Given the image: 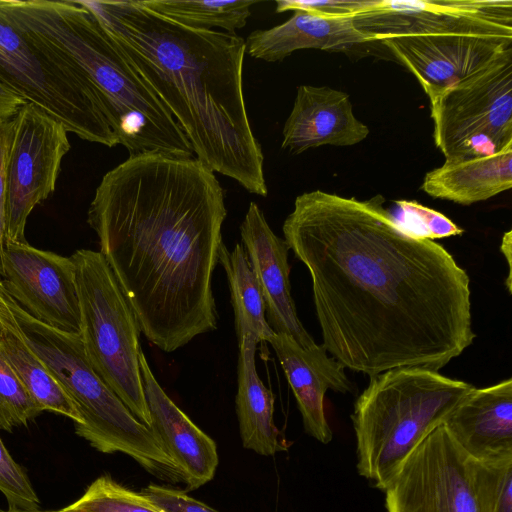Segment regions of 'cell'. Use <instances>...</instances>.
<instances>
[{
  "label": "cell",
  "mask_w": 512,
  "mask_h": 512,
  "mask_svg": "<svg viewBox=\"0 0 512 512\" xmlns=\"http://www.w3.org/2000/svg\"><path fill=\"white\" fill-rule=\"evenodd\" d=\"M369 200L296 197L284 240L308 269L322 345L344 368L439 371L469 347L470 280L453 256Z\"/></svg>",
  "instance_id": "6da1fadb"
},
{
  "label": "cell",
  "mask_w": 512,
  "mask_h": 512,
  "mask_svg": "<svg viewBox=\"0 0 512 512\" xmlns=\"http://www.w3.org/2000/svg\"><path fill=\"white\" fill-rule=\"evenodd\" d=\"M226 216L224 189L196 157L130 155L95 191L87 222L99 252L164 352L217 328L212 279Z\"/></svg>",
  "instance_id": "7a4b0ae2"
},
{
  "label": "cell",
  "mask_w": 512,
  "mask_h": 512,
  "mask_svg": "<svg viewBox=\"0 0 512 512\" xmlns=\"http://www.w3.org/2000/svg\"><path fill=\"white\" fill-rule=\"evenodd\" d=\"M171 113L196 158L266 197L264 156L243 92L245 40L184 26L142 1L77 0Z\"/></svg>",
  "instance_id": "3957f363"
},
{
  "label": "cell",
  "mask_w": 512,
  "mask_h": 512,
  "mask_svg": "<svg viewBox=\"0 0 512 512\" xmlns=\"http://www.w3.org/2000/svg\"><path fill=\"white\" fill-rule=\"evenodd\" d=\"M0 7L88 81L130 155L193 157L176 120L87 8L71 0H0Z\"/></svg>",
  "instance_id": "277c9868"
},
{
  "label": "cell",
  "mask_w": 512,
  "mask_h": 512,
  "mask_svg": "<svg viewBox=\"0 0 512 512\" xmlns=\"http://www.w3.org/2000/svg\"><path fill=\"white\" fill-rule=\"evenodd\" d=\"M474 388L422 367L371 376L351 414L358 473L385 491L406 457Z\"/></svg>",
  "instance_id": "5b68a950"
},
{
  "label": "cell",
  "mask_w": 512,
  "mask_h": 512,
  "mask_svg": "<svg viewBox=\"0 0 512 512\" xmlns=\"http://www.w3.org/2000/svg\"><path fill=\"white\" fill-rule=\"evenodd\" d=\"M9 304L25 340L77 410L81 423L75 425L76 434L99 452L128 455L159 479L183 482L151 427L139 421L94 371L80 335L36 320L10 296Z\"/></svg>",
  "instance_id": "8992f818"
},
{
  "label": "cell",
  "mask_w": 512,
  "mask_h": 512,
  "mask_svg": "<svg viewBox=\"0 0 512 512\" xmlns=\"http://www.w3.org/2000/svg\"><path fill=\"white\" fill-rule=\"evenodd\" d=\"M80 337L94 371L131 413L150 426L139 364L138 321L106 259L99 251L76 250Z\"/></svg>",
  "instance_id": "52a82bcc"
},
{
  "label": "cell",
  "mask_w": 512,
  "mask_h": 512,
  "mask_svg": "<svg viewBox=\"0 0 512 512\" xmlns=\"http://www.w3.org/2000/svg\"><path fill=\"white\" fill-rule=\"evenodd\" d=\"M0 83L60 122L68 133L107 147L119 145L88 81L1 7Z\"/></svg>",
  "instance_id": "ba28073f"
},
{
  "label": "cell",
  "mask_w": 512,
  "mask_h": 512,
  "mask_svg": "<svg viewBox=\"0 0 512 512\" xmlns=\"http://www.w3.org/2000/svg\"><path fill=\"white\" fill-rule=\"evenodd\" d=\"M430 111L445 158L474 137L490 139L498 150L512 143V47L430 100Z\"/></svg>",
  "instance_id": "9c48e42d"
},
{
  "label": "cell",
  "mask_w": 512,
  "mask_h": 512,
  "mask_svg": "<svg viewBox=\"0 0 512 512\" xmlns=\"http://www.w3.org/2000/svg\"><path fill=\"white\" fill-rule=\"evenodd\" d=\"M68 131L51 116L25 103L14 116L6 165V242L25 243L27 218L55 190Z\"/></svg>",
  "instance_id": "30bf717a"
},
{
  "label": "cell",
  "mask_w": 512,
  "mask_h": 512,
  "mask_svg": "<svg viewBox=\"0 0 512 512\" xmlns=\"http://www.w3.org/2000/svg\"><path fill=\"white\" fill-rule=\"evenodd\" d=\"M349 18L370 42L443 34L512 36L511 0H365Z\"/></svg>",
  "instance_id": "8fae6325"
},
{
  "label": "cell",
  "mask_w": 512,
  "mask_h": 512,
  "mask_svg": "<svg viewBox=\"0 0 512 512\" xmlns=\"http://www.w3.org/2000/svg\"><path fill=\"white\" fill-rule=\"evenodd\" d=\"M384 492L395 512H476L469 458L443 424L406 457Z\"/></svg>",
  "instance_id": "7c38bea8"
},
{
  "label": "cell",
  "mask_w": 512,
  "mask_h": 512,
  "mask_svg": "<svg viewBox=\"0 0 512 512\" xmlns=\"http://www.w3.org/2000/svg\"><path fill=\"white\" fill-rule=\"evenodd\" d=\"M0 281L9 296L36 320L80 334V306L71 257L6 242Z\"/></svg>",
  "instance_id": "4fadbf2b"
},
{
  "label": "cell",
  "mask_w": 512,
  "mask_h": 512,
  "mask_svg": "<svg viewBox=\"0 0 512 512\" xmlns=\"http://www.w3.org/2000/svg\"><path fill=\"white\" fill-rule=\"evenodd\" d=\"M380 43L416 77L430 101L445 89L480 71L504 50L512 47V36H405Z\"/></svg>",
  "instance_id": "5bb4252c"
},
{
  "label": "cell",
  "mask_w": 512,
  "mask_h": 512,
  "mask_svg": "<svg viewBox=\"0 0 512 512\" xmlns=\"http://www.w3.org/2000/svg\"><path fill=\"white\" fill-rule=\"evenodd\" d=\"M240 235L264 299L269 326L276 334L292 337L304 349L314 347L316 342L298 318L291 296L290 249L285 240L272 231L255 202L249 204L240 225Z\"/></svg>",
  "instance_id": "9a60e30c"
},
{
  "label": "cell",
  "mask_w": 512,
  "mask_h": 512,
  "mask_svg": "<svg viewBox=\"0 0 512 512\" xmlns=\"http://www.w3.org/2000/svg\"><path fill=\"white\" fill-rule=\"evenodd\" d=\"M285 373L295 396L307 434L327 444L333 433L324 410V396L328 389L335 392H354L344 367L325 347L316 344L304 349L292 337L276 334L268 340Z\"/></svg>",
  "instance_id": "2e32d148"
},
{
  "label": "cell",
  "mask_w": 512,
  "mask_h": 512,
  "mask_svg": "<svg viewBox=\"0 0 512 512\" xmlns=\"http://www.w3.org/2000/svg\"><path fill=\"white\" fill-rule=\"evenodd\" d=\"M140 372L150 413V427L179 468L189 490L211 481L219 456L216 443L170 399L156 380L142 349Z\"/></svg>",
  "instance_id": "e0dca14e"
},
{
  "label": "cell",
  "mask_w": 512,
  "mask_h": 512,
  "mask_svg": "<svg viewBox=\"0 0 512 512\" xmlns=\"http://www.w3.org/2000/svg\"><path fill=\"white\" fill-rule=\"evenodd\" d=\"M357 119L347 93L326 86L301 85L283 127L282 149L300 154L331 145L353 146L369 135Z\"/></svg>",
  "instance_id": "ac0fdd59"
},
{
  "label": "cell",
  "mask_w": 512,
  "mask_h": 512,
  "mask_svg": "<svg viewBox=\"0 0 512 512\" xmlns=\"http://www.w3.org/2000/svg\"><path fill=\"white\" fill-rule=\"evenodd\" d=\"M443 425L471 459L512 454V379L474 388Z\"/></svg>",
  "instance_id": "d6986e66"
},
{
  "label": "cell",
  "mask_w": 512,
  "mask_h": 512,
  "mask_svg": "<svg viewBox=\"0 0 512 512\" xmlns=\"http://www.w3.org/2000/svg\"><path fill=\"white\" fill-rule=\"evenodd\" d=\"M364 43L370 40L354 27L350 18L302 10L294 11L282 24L251 32L245 40L249 56L267 62L282 61L302 49L346 51Z\"/></svg>",
  "instance_id": "ffe728a7"
},
{
  "label": "cell",
  "mask_w": 512,
  "mask_h": 512,
  "mask_svg": "<svg viewBox=\"0 0 512 512\" xmlns=\"http://www.w3.org/2000/svg\"><path fill=\"white\" fill-rule=\"evenodd\" d=\"M236 414L244 448L262 456L286 451L289 443L273 419L274 395L257 374L255 352L258 340L250 333L237 339Z\"/></svg>",
  "instance_id": "44dd1931"
},
{
  "label": "cell",
  "mask_w": 512,
  "mask_h": 512,
  "mask_svg": "<svg viewBox=\"0 0 512 512\" xmlns=\"http://www.w3.org/2000/svg\"><path fill=\"white\" fill-rule=\"evenodd\" d=\"M512 187V143L480 157L446 158L426 173L422 190L429 196L471 205L488 200Z\"/></svg>",
  "instance_id": "7402d4cb"
},
{
  "label": "cell",
  "mask_w": 512,
  "mask_h": 512,
  "mask_svg": "<svg viewBox=\"0 0 512 512\" xmlns=\"http://www.w3.org/2000/svg\"><path fill=\"white\" fill-rule=\"evenodd\" d=\"M0 353L43 411L81 423L74 405L25 340L9 304V294L0 281Z\"/></svg>",
  "instance_id": "603a6c76"
},
{
  "label": "cell",
  "mask_w": 512,
  "mask_h": 512,
  "mask_svg": "<svg viewBox=\"0 0 512 512\" xmlns=\"http://www.w3.org/2000/svg\"><path fill=\"white\" fill-rule=\"evenodd\" d=\"M218 263L227 276L237 339L250 333L258 342H268L274 332L266 320L264 299L243 245L236 243L228 251L223 244Z\"/></svg>",
  "instance_id": "cb8c5ba5"
},
{
  "label": "cell",
  "mask_w": 512,
  "mask_h": 512,
  "mask_svg": "<svg viewBox=\"0 0 512 512\" xmlns=\"http://www.w3.org/2000/svg\"><path fill=\"white\" fill-rule=\"evenodd\" d=\"M151 10L184 26L214 30L221 28L235 34L243 28L251 15L255 1H198L153 0L142 1Z\"/></svg>",
  "instance_id": "d4e9b609"
},
{
  "label": "cell",
  "mask_w": 512,
  "mask_h": 512,
  "mask_svg": "<svg viewBox=\"0 0 512 512\" xmlns=\"http://www.w3.org/2000/svg\"><path fill=\"white\" fill-rule=\"evenodd\" d=\"M469 472L476 512H512V454L469 458Z\"/></svg>",
  "instance_id": "484cf974"
},
{
  "label": "cell",
  "mask_w": 512,
  "mask_h": 512,
  "mask_svg": "<svg viewBox=\"0 0 512 512\" xmlns=\"http://www.w3.org/2000/svg\"><path fill=\"white\" fill-rule=\"evenodd\" d=\"M64 509L68 512H161L140 492L122 486L109 475L94 480L78 500Z\"/></svg>",
  "instance_id": "4316f807"
},
{
  "label": "cell",
  "mask_w": 512,
  "mask_h": 512,
  "mask_svg": "<svg viewBox=\"0 0 512 512\" xmlns=\"http://www.w3.org/2000/svg\"><path fill=\"white\" fill-rule=\"evenodd\" d=\"M43 409L0 353V430L25 426Z\"/></svg>",
  "instance_id": "83f0119b"
},
{
  "label": "cell",
  "mask_w": 512,
  "mask_h": 512,
  "mask_svg": "<svg viewBox=\"0 0 512 512\" xmlns=\"http://www.w3.org/2000/svg\"><path fill=\"white\" fill-rule=\"evenodd\" d=\"M0 491L8 502V512H35L40 510L39 498L28 476L12 458L1 438Z\"/></svg>",
  "instance_id": "f1b7e54d"
},
{
  "label": "cell",
  "mask_w": 512,
  "mask_h": 512,
  "mask_svg": "<svg viewBox=\"0 0 512 512\" xmlns=\"http://www.w3.org/2000/svg\"><path fill=\"white\" fill-rule=\"evenodd\" d=\"M399 219L416 235L429 240L461 235L464 230L444 214L414 200H398Z\"/></svg>",
  "instance_id": "f546056e"
},
{
  "label": "cell",
  "mask_w": 512,
  "mask_h": 512,
  "mask_svg": "<svg viewBox=\"0 0 512 512\" xmlns=\"http://www.w3.org/2000/svg\"><path fill=\"white\" fill-rule=\"evenodd\" d=\"M140 494L161 512H218L185 492L166 486L149 484Z\"/></svg>",
  "instance_id": "4dcf8cb0"
},
{
  "label": "cell",
  "mask_w": 512,
  "mask_h": 512,
  "mask_svg": "<svg viewBox=\"0 0 512 512\" xmlns=\"http://www.w3.org/2000/svg\"><path fill=\"white\" fill-rule=\"evenodd\" d=\"M365 0H328L302 1L281 0L276 2V12L302 10L328 17H347L353 15Z\"/></svg>",
  "instance_id": "1f68e13d"
},
{
  "label": "cell",
  "mask_w": 512,
  "mask_h": 512,
  "mask_svg": "<svg viewBox=\"0 0 512 512\" xmlns=\"http://www.w3.org/2000/svg\"><path fill=\"white\" fill-rule=\"evenodd\" d=\"M14 117L0 118V274L2 256L6 245V165L13 137Z\"/></svg>",
  "instance_id": "d6a6232c"
},
{
  "label": "cell",
  "mask_w": 512,
  "mask_h": 512,
  "mask_svg": "<svg viewBox=\"0 0 512 512\" xmlns=\"http://www.w3.org/2000/svg\"><path fill=\"white\" fill-rule=\"evenodd\" d=\"M25 102L0 83V118H12Z\"/></svg>",
  "instance_id": "836d02e7"
},
{
  "label": "cell",
  "mask_w": 512,
  "mask_h": 512,
  "mask_svg": "<svg viewBox=\"0 0 512 512\" xmlns=\"http://www.w3.org/2000/svg\"><path fill=\"white\" fill-rule=\"evenodd\" d=\"M500 250L506 258L508 264V276L506 279V286L508 292L511 293V258H512V231L508 230L502 237Z\"/></svg>",
  "instance_id": "e575fe53"
},
{
  "label": "cell",
  "mask_w": 512,
  "mask_h": 512,
  "mask_svg": "<svg viewBox=\"0 0 512 512\" xmlns=\"http://www.w3.org/2000/svg\"><path fill=\"white\" fill-rule=\"evenodd\" d=\"M35 512H68V511H66L64 508H62V509L55 510V511H40V510H38V511H35Z\"/></svg>",
  "instance_id": "d590c367"
},
{
  "label": "cell",
  "mask_w": 512,
  "mask_h": 512,
  "mask_svg": "<svg viewBox=\"0 0 512 512\" xmlns=\"http://www.w3.org/2000/svg\"><path fill=\"white\" fill-rule=\"evenodd\" d=\"M387 512H395L393 509L386 507Z\"/></svg>",
  "instance_id": "8d00e7d4"
},
{
  "label": "cell",
  "mask_w": 512,
  "mask_h": 512,
  "mask_svg": "<svg viewBox=\"0 0 512 512\" xmlns=\"http://www.w3.org/2000/svg\"><path fill=\"white\" fill-rule=\"evenodd\" d=\"M0 512H8V511H3L2 509H0Z\"/></svg>",
  "instance_id": "74e56055"
}]
</instances>
